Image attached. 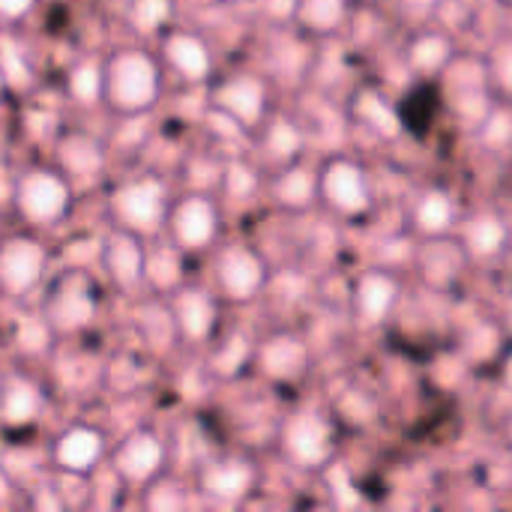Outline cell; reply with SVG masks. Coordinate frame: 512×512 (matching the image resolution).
Here are the masks:
<instances>
[{
  "label": "cell",
  "instance_id": "obj_1",
  "mask_svg": "<svg viewBox=\"0 0 512 512\" xmlns=\"http://www.w3.org/2000/svg\"><path fill=\"white\" fill-rule=\"evenodd\" d=\"M159 96V69L150 54L120 48L105 60V102L117 114H138Z\"/></svg>",
  "mask_w": 512,
  "mask_h": 512
},
{
  "label": "cell",
  "instance_id": "obj_2",
  "mask_svg": "<svg viewBox=\"0 0 512 512\" xmlns=\"http://www.w3.org/2000/svg\"><path fill=\"white\" fill-rule=\"evenodd\" d=\"M96 312L99 288L84 270L60 273L42 300V321L54 333H81L96 321Z\"/></svg>",
  "mask_w": 512,
  "mask_h": 512
},
{
  "label": "cell",
  "instance_id": "obj_3",
  "mask_svg": "<svg viewBox=\"0 0 512 512\" xmlns=\"http://www.w3.org/2000/svg\"><path fill=\"white\" fill-rule=\"evenodd\" d=\"M15 210L33 228H54L72 210V186L63 171L30 168L15 183Z\"/></svg>",
  "mask_w": 512,
  "mask_h": 512
},
{
  "label": "cell",
  "instance_id": "obj_4",
  "mask_svg": "<svg viewBox=\"0 0 512 512\" xmlns=\"http://www.w3.org/2000/svg\"><path fill=\"white\" fill-rule=\"evenodd\" d=\"M108 213L117 228L150 234L162 219V186L153 177L123 180L108 198Z\"/></svg>",
  "mask_w": 512,
  "mask_h": 512
},
{
  "label": "cell",
  "instance_id": "obj_5",
  "mask_svg": "<svg viewBox=\"0 0 512 512\" xmlns=\"http://www.w3.org/2000/svg\"><path fill=\"white\" fill-rule=\"evenodd\" d=\"M48 267V252L36 237L12 234L0 240V294L3 297H24L30 294Z\"/></svg>",
  "mask_w": 512,
  "mask_h": 512
},
{
  "label": "cell",
  "instance_id": "obj_6",
  "mask_svg": "<svg viewBox=\"0 0 512 512\" xmlns=\"http://www.w3.org/2000/svg\"><path fill=\"white\" fill-rule=\"evenodd\" d=\"M105 456V435L96 426L75 423L63 429L51 447V462L72 477H87L96 471V465Z\"/></svg>",
  "mask_w": 512,
  "mask_h": 512
},
{
  "label": "cell",
  "instance_id": "obj_7",
  "mask_svg": "<svg viewBox=\"0 0 512 512\" xmlns=\"http://www.w3.org/2000/svg\"><path fill=\"white\" fill-rule=\"evenodd\" d=\"M102 270L108 273L111 285L123 294L135 291L144 279V249L132 231L117 228L102 243Z\"/></svg>",
  "mask_w": 512,
  "mask_h": 512
},
{
  "label": "cell",
  "instance_id": "obj_8",
  "mask_svg": "<svg viewBox=\"0 0 512 512\" xmlns=\"http://www.w3.org/2000/svg\"><path fill=\"white\" fill-rule=\"evenodd\" d=\"M162 462V447L156 435L150 432H132L126 435L117 450L111 453V468L120 480L126 483H144L159 471Z\"/></svg>",
  "mask_w": 512,
  "mask_h": 512
},
{
  "label": "cell",
  "instance_id": "obj_9",
  "mask_svg": "<svg viewBox=\"0 0 512 512\" xmlns=\"http://www.w3.org/2000/svg\"><path fill=\"white\" fill-rule=\"evenodd\" d=\"M57 165L69 180L90 183L105 168V150L93 135L69 132L57 141Z\"/></svg>",
  "mask_w": 512,
  "mask_h": 512
},
{
  "label": "cell",
  "instance_id": "obj_10",
  "mask_svg": "<svg viewBox=\"0 0 512 512\" xmlns=\"http://www.w3.org/2000/svg\"><path fill=\"white\" fill-rule=\"evenodd\" d=\"M42 414V390L24 378V375H9L0 387V423L9 429L30 426Z\"/></svg>",
  "mask_w": 512,
  "mask_h": 512
},
{
  "label": "cell",
  "instance_id": "obj_11",
  "mask_svg": "<svg viewBox=\"0 0 512 512\" xmlns=\"http://www.w3.org/2000/svg\"><path fill=\"white\" fill-rule=\"evenodd\" d=\"M66 90H69L72 102H78L84 108L99 102V99H105V63H99V60H78L69 69Z\"/></svg>",
  "mask_w": 512,
  "mask_h": 512
},
{
  "label": "cell",
  "instance_id": "obj_12",
  "mask_svg": "<svg viewBox=\"0 0 512 512\" xmlns=\"http://www.w3.org/2000/svg\"><path fill=\"white\" fill-rule=\"evenodd\" d=\"M0 81L12 90L33 87V69H30L21 45L9 36H0Z\"/></svg>",
  "mask_w": 512,
  "mask_h": 512
},
{
  "label": "cell",
  "instance_id": "obj_13",
  "mask_svg": "<svg viewBox=\"0 0 512 512\" xmlns=\"http://www.w3.org/2000/svg\"><path fill=\"white\" fill-rule=\"evenodd\" d=\"M165 57H168L174 66H180V69H195V63H198L195 48H192L183 36H171V39L165 42Z\"/></svg>",
  "mask_w": 512,
  "mask_h": 512
},
{
  "label": "cell",
  "instance_id": "obj_14",
  "mask_svg": "<svg viewBox=\"0 0 512 512\" xmlns=\"http://www.w3.org/2000/svg\"><path fill=\"white\" fill-rule=\"evenodd\" d=\"M36 0H0V21L12 24V21H21L33 12Z\"/></svg>",
  "mask_w": 512,
  "mask_h": 512
}]
</instances>
